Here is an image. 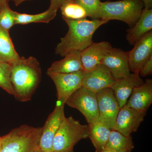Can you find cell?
Wrapping results in <instances>:
<instances>
[{"label":"cell","mask_w":152,"mask_h":152,"mask_svg":"<svg viewBox=\"0 0 152 152\" xmlns=\"http://www.w3.org/2000/svg\"><path fill=\"white\" fill-rule=\"evenodd\" d=\"M152 74V56L147 61L139 72L140 75L142 77H147Z\"/></svg>","instance_id":"cell-27"},{"label":"cell","mask_w":152,"mask_h":152,"mask_svg":"<svg viewBox=\"0 0 152 152\" xmlns=\"http://www.w3.org/2000/svg\"><path fill=\"white\" fill-rule=\"evenodd\" d=\"M11 66V82L14 97L20 102L31 101L42 79L39 62L34 57H20Z\"/></svg>","instance_id":"cell-1"},{"label":"cell","mask_w":152,"mask_h":152,"mask_svg":"<svg viewBox=\"0 0 152 152\" xmlns=\"http://www.w3.org/2000/svg\"><path fill=\"white\" fill-rule=\"evenodd\" d=\"M129 52L131 71L139 73L147 61L152 56V31L141 38Z\"/></svg>","instance_id":"cell-10"},{"label":"cell","mask_w":152,"mask_h":152,"mask_svg":"<svg viewBox=\"0 0 152 152\" xmlns=\"http://www.w3.org/2000/svg\"><path fill=\"white\" fill-rule=\"evenodd\" d=\"M146 113H141L124 106L118 113L113 129L124 135L129 136L137 132L143 121Z\"/></svg>","instance_id":"cell-11"},{"label":"cell","mask_w":152,"mask_h":152,"mask_svg":"<svg viewBox=\"0 0 152 152\" xmlns=\"http://www.w3.org/2000/svg\"><path fill=\"white\" fill-rule=\"evenodd\" d=\"M12 66L0 61V88L7 93L14 96V91L11 82Z\"/></svg>","instance_id":"cell-24"},{"label":"cell","mask_w":152,"mask_h":152,"mask_svg":"<svg viewBox=\"0 0 152 152\" xmlns=\"http://www.w3.org/2000/svg\"><path fill=\"white\" fill-rule=\"evenodd\" d=\"M57 12V11L50 8L43 12L35 15L20 13L16 12L15 24L26 25L37 23H48L56 17Z\"/></svg>","instance_id":"cell-22"},{"label":"cell","mask_w":152,"mask_h":152,"mask_svg":"<svg viewBox=\"0 0 152 152\" xmlns=\"http://www.w3.org/2000/svg\"><path fill=\"white\" fill-rule=\"evenodd\" d=\"M97 98L99 121L113 129L120 108L111 88L104 89L96 93Z\"/></svg>","instance_id":"cell-9"},{"label":"cell","mask_w":152,"mask_h":152,"mask_svg":"<svg viewBox=\"0 0 152 152\" xmlns=\"http://www.w3.org/2000/svg\"><path fill=\"white\" fill-rule=\"evenodd\" d=\"M62 18L69 30L57 45L55 51L56 54L63 57L72 52L82 51L91 45L94 42L93 37L95 32L108 22L102 19L72 20Z\"/></svg>","instance_id":"cell-2"},{"label":"cell","mask_w":152,"mask_h":152,"mask_svg":"<svg viewBox=\"0 0 152 152\" xmlns=\"http://www.w3.org/2000/svg\"><path fill=\"white\" fill-rule=\"evenodd\" d=\"M144 9L142 0L101 2L99 19L108 22L122 21L132 28L138 20Z\"/></svg>","instance_id":"cell-4"},{"label":"cell","mask_w":152,"mask_h":152,"mask_svg":"<svg viewBox=\"0 0 152 152\" xmlns=\"http://www.w3.org/2000/svg\"><path fill=\"white\" fill-rule=\"evenodd\" d=\"M86 11L88 17L93 20L99 19L100 0H75Z\"/></svg>","instance_id":"cell-26"},{"label":"cell","mask_w":152,"mask_h":152,"mask_svg":"<svg viewBox=\"0 0 152 152\" xmlns=\"http://www.w3.org/2000/svg\"><path fill=\"white\" fill-rule=\"evenodd\" d=\"M42 127L22 125L1 137L0 152H35L39 147Z\"/></svg>","instance_id":"cell-3"},{"label":"cell","mask_w":152,"mask_h":152,"mask_svg":"<svg viewBox=\"0 0 152 152\" xmlns=\"http://www.w3.org/2000/svg\"><path fill=\"white\" fill-rule=\"evenodd\" d=\"M65 104L57 101L54 110L49 115L42 127L39 147L45 152L53 151V143L56 133L65 118Z\"/></svg>","instance_id":"cell-8"},{"label":"cell","mask_w":152,"mask_h":152,"mask_svg":"<svg viewBox=\"0 0 152 152\" xmlns=\"http://www.w3.org/2000/svg\"><path fill=\"white\" fill-rule=\"evenodd\" d=\"M144 4V8L152 9V0H142Z\"/></svg>","instance_id":"cell-29"},{"label":"cell","mask_w":152,"mask_h":152,"mask_svg":"<svg viewBox=\"0 0 152 152\" xmlns=\"http://www.w3.org/2000/svg\"><path fill=\"white\" fill-rule=\"evenodd\" d=\"M152 31V9L144 8L138 20L130 28L127 30V41L134 45L147 33Z\"/></svg>","instance_id":"cell-17"},{"label":"cell","mask_w":152,"mask_h":152,"mask_svg":"<svg viewBox=\"0 0 152 152\" xmlns=\"http://www.w3.org/2000/svg\"><path fill=\"white\" fill-rule=\"evenodd\" d=\"M9 32L0 28V61L11 65L20 57L15 48Z\"/></svg>","instance_id":"cell-19"},{"label":"cell","mask_w":152,"mask_h":152,"mask_svg":"<svg viewBox=\"0 0 152 152\" xmlns=\"http://www.w3.org/2000/svg\"><path fill=\"white\" fill-rule=\"evenodd\" d=\"M110 43L106 41L93 42L81 52L83 69L86 72L102 64L105 56L113 48Z\"/></svg>","instance_id":"cell-14"},{"label":"cell","mask_w":152,"mask_h":152,"mask_svg":"<svg viewBox=\"0 0 152 152\" xmlns=\"http://www.w3.org/2000/svg\"><path fill=\"white\" fill-rule=\"evenodd\" d=\"M8 0H0V9L6 4H8Z\"/></svg>","instance_id":"cell-32"},{"label":"cell","mask_w":152,"mask_h":152,"mask_svg":"<svg viewBox=\"0 0 152 152\" xmlns=\"http://www.w3.org/2000/svg\"><path fill=\"white\" fill-rule=\"evenodd\" d=\"M35 152H45L44 151L42 150H41L39 147H38V148L37 149V150H36Z\"/></svg>","instance_id":"cell-33"},{"label":"cell","mask_w":152,"mask_h":152,"mask_svg":"<svg viewBox=\"0 0 152 152\" xmlns=\"http://www.w3.org/2000/svg\"><path fill=\"white\" fill-rule=\"evenodd\" d=\"M85 73L82 70L71 73H47L56 86L57 101L65 104L71 95L82 86Z\"/></svg>","instance_id":"cell-7"},{"label":"cell","mask_w":152,"mask_h":152,"mask_svg":"<svg viewBox=\"0 0 152 152\" xmlns=\"http://www.w3.org/2000/svg\"><path fill=\"white\" fill-rule=\"evenodd\" d=\"M88 137L96 151L105 148L111 130L100 122L88 124Z\"/></svg>","instance_id":"cell-20"},{"label":"cell","mask_w":152,"mask_h":152,"mask_svg":"<svg viewBox=\"0 0 152 152\" xmlns=\"http://www.w3.org/2000/svg\"><path fill=\"white\" fill-rule=\"evenodd\" d=\"M27 1H29V0H12L16 6H18L22 3Z\"/></svg>","instance_id":"cell-30"},{"label":"cell","mask_w":152,"mask_h":152,"mask_svg":"<svg viewBox=\"0 0 152 152\" xmlns=\"http://www.w3.org/2000/svg\"><path fill=\"white\" fill-rule=\"evenodd\" d=\"M115 81L108 68L101 64L85 73L82 86L96 93L104 89L111 88Z\"/></svg>","instance_id":"cell-13"},{"label":"cell","mask_w":152,"mask_h":152,"mask_svg":"<svg viewBox=\"0 0 152 152\" xmlns=\"http://www.w3.org/2000/svg\"><path fill=\"white\" fill-rule=\"evenodd\" d=\"M50 4L49 8L58 11V9H59L60 7L67 0H50Z\"/></svg>","instance_id":"cell-28"},{"label":"cell","mask_w":152,"mask_h":152,"mask_svg":"<svg viewBox=\"0 0 152 152\" xmlns=\"http://www.w3.org/2000/svg\"><path fill=\"white\" fill-rule=\"evenodd\" d=\"M152 103V80L147 79L136 87L125 106L146 114Z\"/></svg>","instance_id":"cell-15"},{"label":"cell","mask_w":152,"mask_h":152,"mask_svg":"<svg viewBox=\"0 0 152 152\" xmlns=\"http://www.w3.org/2000/svg\"><path fill=\"white\" fill-rule=\"evenodd\" d=\"M95 152H116L115 151H113L110 149L106 148H104L103 149H102L97 150V151H96Z\"/></svg>","instance_id":"cell-31"},{"label":"cell","mask_w":152,"mask_h":152,"mask_svg":"<svg viewBox=\"0 0 152 152\" xmlns=\"http://www.w3.org/2000/svg\"><path fill=\"white\" fill-rule=\"evenodd\" d=\"M60 8L62 18H65L78 20L88 17L86 10L75 0H67Z\"/></svg>","instance_id":"cell-23"},{"label":"cell","mask_w":152,"mask_h":152,"mask_svg":"<svg viewBox=\"0 0 152 152\" xmlns=\"http://www.w3.org/2000/svg\"><path fill=\"white\" fill-rule=\"evenodd\" d=\"M102 64L108 68L115 80L131 74L129 52L121 49L113 48L104 58Z\"/></svg>","instance_id":"cell-12"},{"label":"cell","mask_w":152,"mask_h":152,"mask_svg":"<svg viewBox=\"0 0 152 152\" xmlns=\"http://www.w3.org/2000/svg\"><path fill=\"white\" fill-rule=\"evenodd\" d=\"M134 148L131 135L126 136L112 129L105 148L116 152H131Z\"/></svg>","instance_id":"cell-21"},{"label":"cell","mask_w":152,"mask_h":152,"mask_svg":"<svg viewBox=\"0 0 152 152\" xmlns=\"http://www.w3.org/2000/svg\"><path fill=\"white\" fill-rule=\"evenodd\" d=\"M2 146V138L1 137H0V151H1V149Z\"/></svg>","instance_id":"cell-35"},{"label":"cell","mask_w":152,"mask_h":152,"mask_svg":"<svg viewBox=\"0 0 152 152\" xmlns=\"http://www.w3.org/2000/svg\"><path fill=\"white\" fill-rule=\"evenodd\" d=\"M143 83V80L139 73H133L126 77L116 80L111 88L120 108L126 105L134 89Z\"/></svg>","instance_id":"cell-16"},{"label":"cell","mask_w":152,"mask_h":152,"mask_svg":"<svg viewBox=\"0 0 152 152\" xmlns=\"http://www.w3.org/2000/svg\"><path fill=\"white\" fill-rule=\"evenodd\" d=\"M16 12L11 10L8 4L0 9V28L9 31L15 24Z\"/></svg>","instance_id":"cell-25"},{"label":"cell","mask_w":152,"mask_h":152,"mask_svg":"<svg viewBox=\"0 0 152 152\" xmlns=\"http://www.w3.org/2000/svg\"><path fill=\"white\" fill-rule=\"evenodd\" d=\"M9 1H12V0H8Z\"/></svg>","instance_id":"cell-36"},{"label":"cell","mask_w":152,"mask_h":152,"mask_svg":"<svg viewBox=\"0 0 152 152\" xmlns=\"http://www.w3.org/2000/svg\"><path fill=\"white\" fill-rule=\"evenodd\" d=\"M66 104L81 113L88 124L99 121L96 94L87 88L83 86L79 88L66 101Z\"/></svg>","instance_id":"cell-6"},{"label":"cell","mask_w":152,"mask_h":152,"mask_svg":"<svg viewBox=\"0 0 152 152\" xmlns=\"http://www.w3.org/2000/svg\"><path fill=\"white\" fill-rule=\"evenodd\" d=\"M88 125L82 124L72 117H65L55 136L53 151H73L79 142L88 138Z\"/></svg>","instance_id":"cell-5"},{"label":"cell","mask_w":152,"mask_h":152,"mask_svg":"<svg viewBox=\"0 0 152 152\" xmlns=\"http://www.w3.org/2000/svg\"><path fill=\"white\" fill-rule=\"evenodd\" d=\"M81 52H71L64 57L63 59L53 63L48 69L47 73H71L83 70Z\"/></svg>","instance_id":"cell-18"},{"label":"cell","mask_w":152,"mask_h":152,"mask_svg":"<svg viewBox=\"0 0 152 152\" xmlns=\"http://www.w3.org/2000/svg\"><path fill=\"white\" fill-rule=\"evenodd\" d=\"M51 152H75L73 151H53Z\"/></svg>","instance_id":"cell-34"}]
</instances>
